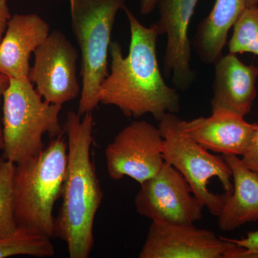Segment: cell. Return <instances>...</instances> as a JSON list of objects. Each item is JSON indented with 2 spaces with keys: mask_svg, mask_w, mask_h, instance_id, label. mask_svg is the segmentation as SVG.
<instances>
[{
  "mask_svg": "<svg viewBox=\"0 0 258 258\" xmlns=\"http://www.w3.org/2000/svg\"><path fill=\"white\" fill-rule=\"evenodd\" d=\"M12 18L8 0H0V44Z\"/></svg>",
  "mask_w": 258,
  "mask_h": 258,
  "instance_id": "cell-22",
  "label": "cell"
},
{
  "mask_svg": "<svg viewBox=\"0 0 258 258\" xmlns=\"http://www.w3.org/2000/svg\"><path fill=\"white\" fill-rule=\"evenodd\" d=\"M214 64L212 112L225 111L245 116L257 96V68L244 63L237 54L231 52L222 55Z\"/></svg>",
  "mask_w": 258,
  "mask_h": 258,
  "instance_id": "cell-12",
  "label": "cell"
},
{
  "mask_svg": "<svg viewBox=\"0 0 258 258\" xmlns=\"http://www.w3.org/2000/svg\"><path fill=\"white\" fill-rule=\"evenodd\" d=\"M10 79L5 75L0 73V101L2 98H3L4 93L8 89L10 85ZM4 147V142H3V126H2L1 120H0V149L3 150Z\"/></svg>",
  "mask_w": 258,
  "mask_h": 258,
  "instance_id": "cell-23",
  "label": "cell"
},
{
  "mask_svg": "<svg viewBox=\"0 0 258 258\" xmlns=\"http://www.w3.org/2000/svg\"><path fill=\"white\" fill-rule=\"evenodd\" d=\"M230 167L233 189L226 194L218 225L222 231H232L258 220V172L249 169L236 155H223Z\"/></svg>",
  "mask_w": 258,
  "mask_h": 258,
  "instance_id": "cell-15",
  "label": "cell"
},
{
  "mask_svg": "<svg viewBox=\"0 0 258 258\" xmlns=\"http://www.w3.org/2000/svg\"><path fill=\"white\" fill-rule=\"evenodd\" d=\"M198 0H158L159 35H166L164 73L176 89L185 91L195 74L191 68L189 30Z\"/></svg>",
  "mask_w": 258,
  "mask_h": 258,
  "instance_id": "cell-11",
  "label": "cell"
},
{
  "mask_svg": "<svg viewBox=\"0 0 258 258\" xmlns=\"http://www.w3.org/2000/svg\"><path fill=\"white\" fill-rule=\"evenodd\" d=\"M241 159L249 169L258 172V123L252 142Z\"/></svg>",
  "mask_w": 258,
  "mask_h": 258,
  "instance_id": "cell-21",
  "label": "cell"
},
{
  "mask_svg": "<svg viewBox=\"0 0 258 258\" xmlns=\"http://www.w3.org/2000/svg\"><path fill=\"white\" fill-rule=\"evenodd\" d=\"M245 0H216L210 14L199 25L193 40L200 60L214 64L222 55L229 31L243 13Z\"/></svg>",
  "mask_w": 258,
  "mask_h": 258,
  "instance_id": "cell-16",
  "label": "cell"
},
{
  "mask_svg": "<svg viewBox=\"0 0 258 258\" xmlns=\"http://www.w3.org/2000/svg\"><path fill=\"white\" fill-rule=\"evenodd\" d=\"M159 128L146 120H135L120 131L105 152L107 171L114 181L128 176L142 184L164 164Z\"/></svg>",
  "mask_w": 258,
  "mask_h": 258,
  "instance_id": "cell-7",
  "label": "cell"
},
{
  "mask_svg": "<svg viewBox=\"0 0 258 258\" xmlns=\"http://www.w3.org/2000/svg\"><path fill=\"white\" fill-rule=\"evenodd\" d=\"M232 28L229 52L258 56V5L246 8Z\"/></svg>",
  "mask_w": 258,
  "mask_h": 258,
  "instance_id": "cell-18",
  "label": "cell"
},
{
  "mask_svg": "<svg viewBox=\"0 0 258 258\" xmlns=\"http://www.w3.org/2000/svg\"><path fill=\"white\" fill-rule=\"evenodd\" d=\"M165 162L179 171L194 195L214 216H218L226 194L233 189L232 172L223 157L214 155L185 132L183 120L167 113L159 120Z\"/></svg>",
  "mask_w": 258,
  "mask_h": 258,
  "instance_id": "cell-5",
  "label": "cell"
},
{
  "mask_svg": "<svg viewBox=\"0 0 258 258\" xmlns=\"http://www.w3.org/2000/svg\"><path fill=\"white\" fill-rule=\"evenodd\" d=\"M158 0H141V13L147 15L151 14L157 8Z\"/></svg>",
  "mask_w": 258,
  "mask_h": 258,
  "instance_id": "cell-24",
  "label": "cell"
},
{
  "mask_svg": "<svg viewBox=\"0 0 258 258\" xmlns=\"http://www.w3.org/2000/svg\"><path fill=\"white\" fill-rule=\"evenodd\" d=\"M50 239L36 230L18 227L14 233L0 238V258L15 255L52 257L55 247Z\"/></svg>",
  "mask_w": 258,
  "mask_h": 258,
  "instance_id": "cell-17",
  "label": "cell"
},
{
  "mask_svg": "<svg viewBox=\"0 0 258 258\" xmlns=\"http://www.w3.org/2000/svg\"><path fill=\"white\" fill-rule=\"evenodd\" d=\"M50 33L48 23L39 15H13L0 44V73L10 79L28 78L30 56Z\"/></svg>",
  "mask_w": 258,
  "mask_h": 258,
  "instance_id": "cell-14",
  "label": "cell"
},
{
  "mask_svg": "<svg viewBox=\"0 0 258 258\" xmlns=\"http://www.w3.org/2000/svg\"><path fill=\"white\" fill-rule=\"evenodd\" d=\"M73 31L81 55L82 88L78 113L93 112L98 93L109 74L108 55L115 18L125 0H69Z\"/></svg>",
  "mask_w": 258,
  "mask_h": 258,
  "instance_id": "cell-6",
  "label": "cell"
},
{
  "mask_svg": "<svg viewBox=\"0 0 258 258\" xmlns=\"http://www.w3.org/2000/svg\"><path fill=\"white\" fill-rule=\"evenodd\" d=\"M67 113L63 129L68 138V161L62 205L54 222L53 237L67 244L71 258H88L93 245V223L103 199L91 158L94 119L92 112Z\"/></svg>",
  "mask_w": 258,
  "mask_h": 258,
  "instance_id": "cell-2",
  "label": "cell"
},
{
  "mask_svg": "<svg viewBox=\"0 0 258 258\" xmlns=\"http://www.w3.org/2000/svg\"><path fill=\"white\" fill-rule=\"evenodd\" d=\"M257 125L225 111L212 112L207 118L183 120L185 132L202 147L223 155L241 157L250 145Z\"/></svg>",
  "mask_w": 258,
  "mask_h": 258,
  "instance_id": "cell-13",
  "label": "cell"
},
{
  "mask_svg": "<svg viewBox=\"0 0 258 258\" xmlns=\"http://www.w3.org/2000/svg\"><path fill=\"white\" fill-rule=\"evenodd\" d=\"M3 100L2 157L6 160H28L45 149L43 135L52 139L64 134L59 120L62 105L45 101L29 78L10 79Z\"/></svg>",
  "mask_w": 258,
  "mask_h": 258,
  "instance_id": "cell-4",
  "label": "cell"
},
{
  "mask_svg": "<svg viewBox=\"0 0 258 258\" xmlns=\"http://www.w3.org/2000/svg\"><path fill=\"white\" fill-rule=\"evenodd\" d=\"M130 27L128 55L118 42H111V71L102 83L99 103L117 107L127 117L151 114L159 121L167 113L179 111L176 88L168 86L158 63L157 24L144 26L128 8H123Z\"/></svg>",
  "mask_w": 258,
  "mask_h": 258,
  "instance_id": "cell-1",
  "label": "cell"
},
{
  "mask_svg": "<svg viewBox=\"0 0 258 258\" xmlns=\"http://www.w3.org/2000/svg\"><path fill=\"white\" fill-rule=\"evenodd\" d=\"M246 7L255 6L257 5L258 0H245Z\"/></svg>",
  "mask_w": 258,
  "mask_h": 258,
  "instance_id": "cell-25",
  "label": "cell"
},
{
  "mask_svg": "<svg viewBox=\"0 0 258 258\" xmlns=\"http://www.w3.org/2000/svg\"><path fill=\"white\" fill-rule=\"evenodd\" d=\"M15 164L0 157V238L18 230L13 205V176Z\"/></svg>",
  "mask_w": 258,
  "mask_h": 258,
  "instance_id": "cell-19",
  "label": "cell"
},
{
  "mask_svg": "<svg viewBox=\"0 0 258 258\" xmlns=\"http://www.w3.org/2000/svg\"><path fill=\"white\" fill-rule=\"evenodd\" d=\"M229 240L240 247L237 258H258V230L249 232L242 238Z\"/></svg>",
  "mask_w": 258,
  "mask_h": 258,
  "instance_id": "cell-20",
  "label": "cell"
},
{
  "mask_svg": "<svg viewBox=\"0 0 258 258\" xmlns=\"http://www.w3.org/2000/svg\"><path fill=\"white\" fill-rule=\"evenodd\" d=\"M64 134L28 160L15 164L13 205L18 227L53 237L54 205L62 195L68 161Z\"/></svg>",
  "mask_w": 258,
  "mask_h": 258,
  "instance_id": "cell-3",
  "label": "cell"
},
{
  "mask_svg": "<svg viewBox=\"0 0 258 258\" xmlns=\"http://www.w3.org/2000/svg\"><path fill=\"white\" fill-rule=\"evenodd\" d=\"M135 198L139 215L152 222L194 224L202 220L205 208L184 176L168 163L140 184Z\"/></svg>",
  "mask_w": 258,
  "mask_h": 258,
  "instance_id": "cell-8",
  "label": "cell"
},
{
  "mask_svg": "<svg viewBox=\"0 0 258 258\" xmlns=\"http://www.w3.org/2000/svg\"><path fill=\"white\" fill-rule=\"evenodd\" d=\"M240 248L228 238L194 224L152 222L139 258H237Z\"/></svg>",
  "mask_w": 258,
  "mask_h": 258,
  "instance_id": "cell-10",
  "label": "cell"
},
{
  "mask_svg": "<svg viewBox=\"0 0 258 258\" xmlns=\"http://www.w3.org/2000/svg\"><path fill=\"white\" fill-rule=\"evenodd\" d=\"M257 5H258V3H257Z\"/></svg>",
  "mask_w": 258,
  "mask_h": 258,
  "instance_id": "cell-26",
  "label": "cell"
},
{
  "mask_svg": "<svg viewBox=\"0 0 258 258\" xmlns=\"http://www.w3.org/2000/svg\"><path fill=\"white\" fill-rule=\"evenodd\" d=\"M34 56L28 78L45 101L62 106L81 94L77 77L79 52L62 32H51Z\"/></svg>",
  "mask_w": 258,
  "mask_h": 258,
  "instance_id": "cell-9",
  "label": "cell"
}]
</instances>
